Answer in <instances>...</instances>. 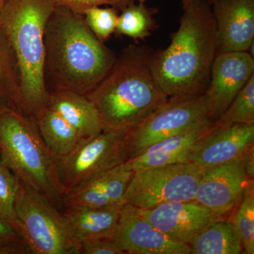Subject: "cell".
I'll use <instances>...</instances> for the list:
<instances>
[{
  "mask_svg": "<svg viewBox=\"0 0 254 254\" xmlns=\"http://www.w3.org/2000/svg\"><path fill=\"white\" fill-rule=\"evenodd\" d=\"M116 59L87 26L83 14L57 5L45 31L43 76L49 94L71 91L88 95Z\"/></svg>",
  "mask_w": 254,
  "mask_h": 254,
  "instance_id": "obj_1",
  "label": "cell"
},
{
  "mask_svg": "<svg viewBox=\"0 0 254 254\" xmlns=\"http://www.w3.org/2000/svg\"><path fill=\"white\" fill-rule=\"evenodd\" d=\"M216 120L207 117L191 124L182 131L145 148L125 162L133 172L171 164L187 163L195 144L216 126Z\"/></svg>",
  "mask_w": 254,
  "mask_h": 254,
  "instance_id": "obj_16",
  "label": "cell"
},
{
  "mask_svg": "<svg viewBox=\"0 0 254 254\" xmlns=\"http://www.w3.org/2000/svg\"><path fill=\"white\" fill-rule=\"evenodd\" d=\"M115 33L135 40H144L155 29V12L145 3H133L121 10Z\"/></svg>",
  "mask_w": 254,
  "mask_h": 254,
  "instance_id": "obj_22",
  "label": "cell"
},
{
  "mask_svg": "<svg viewBox=\"0 0 254 254\" xmlns=\"http://www.w3.org/2000/svg\"><path fill=\"white\" fill-rule=\"evenodd\" d=\"M31 254L24 242H0V254Z\"/></svg>",
  "mask_w": 254,
  "mask_h": 254,
  "instance_id": "obj_31",
  "label": "cell"
},
{
  "mask_svg": "<svg viewBox=\"0 0 254 254\" xmlns=\"http://www.w3.org/2000/svg\"><path fill=\"white\" fill-rule=\"evenodd\" d=\"M168 48L153 52L152 71L169 98L204 94L218 55L211 5L195 0L185 8Z\"/></svg>",
  "mask_w": 254,
  "mask_h": 254,
  "instance_id": "obj_2",
  "label": "cell"
},
{
  "mask_svg": "<svg viewBox=\"0 0 254 254\" xmlns=\"http://www.w3.org/2000/svg\"><path fill=\"white\" fill-rule=\"evenodd\" d=\"M125 254L110 239H96L79 244V254Z\"/></svg>",
  "mask_w": 254,
  "mask_h": 254,
  "instance_id": "obj_29",
  "label": "cell"
},
{
  "mask_svg": "<svg viewBox=\"0 0 254 254\" xmlns=\"http://www.w3.org/2000/svg\"><path fill=\"white\" fill-rule=\"evenodd\" d=\"M254 182L242 159L205 169L200 178L195 200L223 218L240 203L246 190Z\"/></svg>",
  "mask_w": 254,
  "mask_h": 254,
  "instance_id": "obj_11",
  "label": "cell"
},
{
  "mask_svg": "<svg viewBox=\"0 0 254 254\" xmlns=\"http://www.w3.org/2000/svg\"><path fill=\"white\" fill-rule=\"evenodd\" d=\"M133 172L125 163L120 164L96 177L94 181L103 190L113 204H125V197L133 177Z\"/></svg>",
  "mask_w": 254,
  "mask_h": 254,
  "instance_id": "obj_25",
  "label": "cell"
},
{
  "mask_svg": "<svg viewBox=\"0 0 254 254\" xmlns=\"http://www.w3.org/2000/svg\"><path fill=\"white\" fill-rule=\"evenodd\" d=\"M232 223L240 237L243 254H254V182L246 190L237 205Z\"/></svg>",
  "mask_w": 254,
  "mask_h": 254,
  "instance_id": "obj_23",
  "label": "cell"
},
{
  "mask_svg": "<svg viewBox=\"0 0 254 254\" xmlns=\"http://www.w3.org/2000/svg\"><path fill=\"white\" fill-rule=\"evenodd\" d=\"M210 5L218 53L248 52L254 39V0H216Z\"/></svg>",
  "mask_w": 254,
  "mask_h": 254,
  "instance_id": "obj_15",
  "label": "cell"
},
{
  "mask_svg": "<svg viewBox=\"0 0 254 254\" xmlns=\"http://www.w3.org/2000/svg\"><path fill=\"white\" fill-rule=\"evenodd\" d=\"M128 130L104 129L80 141L67 155L55 158V170L64 196L127 160Z\"/></svg>",
  "mask_w": 254,
  "mask_h": 254,
  "instance_id": "obj_7",
  "label": "cell"
},
{
  "mask_svg": "<svg viewBox=\"0 0 254 254\" xmlns=\"http://www.w3.org/2000/svg\"><path fill=\"white\" fill-rule=\"evenodd\" d=\"M58 6H64L78 14H83L86 9L93 6H109L123 10L133 3H145L148 0H55Z\"/></svg>",
  "mask_w": 254,
  "mask_h": 254,
  "instance_id": "obj_28",
  "label": "cell"
},
{
  "mask_svg": "<svg viewBox=\"0 0 254 254\" xmlns=\"http://www.w3.org/2000/svg\"><path fill=\"white\" fill-rule=\"evenodd\" d=\"M254 148V124H217L195 144L187 163L205 170L241 160Z\"/></svg>",
  "mask_w": 254,
  "mask_h": 254,
  "instance_id": "obj_13",
  "label": "cell"
},
{
  "mask_svg": "<svg viewBox=\"0 0 254 254\" xmlns=\"http://www.w3.org/2000/svg\"><path fill=\"white\" fill-rule=\"evenodd\" d=\"M138 210L147 221L172 240L188 245L211 222L221 218L195 200L171 202Z\"/></svg>",
  "mask_w": 254,
  "mask_h": 254,
  "instance_id": "obj_14",
  "label": "cell"
},
{
  "mask_svg": "<svg viewBox=\"0 0 254 254\" xmlns=\"http://www.w3.org/2000/svg\"><path fill=\"white\" fill-rule=\"evenodd\" d=\"M112 242L125 254H190V246L172 240L125 203Z\"/></svg>",
  "mask_w": 254,
  "mask_h": 254,
  "instance_id": "obj_10",
  "label": "cell"
},
{
  "mask_svg": "<svg viewBox=\"0 0 254 254\" xmlns=\"http://www.w3.org/2000/svg\"><path fill=\"white\" fill-rule=\"evenodd\" d=\"M216 123L219 125L254 124V76L239 92Z\"/></svg>",
  "mask_w": 254,
  "mask_h": 254,
  "instance_id": "obj_24",
  "label": "cell"
},
{
  "mask_svg": "<svg viewBox=\"0 0 254 254\" xmlns=\"http://www.w3.org/2000/svg\"><path fill=\"white\" fill-rule=\"evenodd\" d=\"M33 120L42 138L55 158L67 155L79 143L77 132L50 107L40 110Z\"/></svg>",
  "mask_w": 254,
  "mask_h": 254,
  "instance_id": "obj_19",
  "label": "cell"
},
{
  "mask_svg": "<svg viewBox=\"0 0 254 254\" xmlns=\"http://www.w3.org/2000/svg\"><path fill=\"white\" fill-rule=\"evenodd\" d=\"M123 205L105 208H66L63 213L78 245L96 239L111 240Z\"/></svg>",
  "mask_w": 254,
  "mask_h": 254,
  "instance_id": "obj_18",
  "label": "cell"
},
{
  "mask_svg": "<svg viewBox=\"0 0 254 254\" xmlns=\"http://www.w3.org/2000/svg\"><path fill=\"white\" fill-rule=\"evenodd\" d=\"M153 53L147 46H127L86 95L99 112L105 129H131L168 100L152 71Z\"/></svg>",
  "mask_w": 254,
  "mask_h": 254,
  "instance_id": "obj_3",
  "label": "cell"
},
{
  "mask_svg": "<svg viewBox=\"0 0 254 254\" xmlns=\"http://www.w3.org/2000/svg\"><path fill=\"white\" fill-rule=\"evenodd\" d=\"M87 26L100 41L105 43L116 30L118 10L113 7L93 6L83 11Z\"/></svg>",
  "mask_w": 254,
  "mask_h": 254,
  "instance_id": "obj_27",
  "label": "cell"
},
{
  "mask_svg": "<svg viewBox=\"0 0 254 254\" xmlns=\"http://www.w3.org/2000/svg\"><path fill=\"white\" fill-rule=\"evenodd\" d=\"M15 209L20 234L31 254H79L63 211L20 180Z\"/></svg>",
  "mask_w": 254,
  "mask_h": 254,
  "instance_id": "obj_6",
  "label": "cell"
},
{
  "mask_svg": "<svg viewBox=\"0 0 254 254\" xmlns=\"http://www.w3.org/2000/svg\"><path fill=\"white\" fill-rule=\"evenodd\" d=\"M11 110L23 111L19 78L14 54L0 31V113Z\"/></svg>",
  "mask_w": 254,
  "mask_h": 254,
  "instance_id": "obj_21",
  "label": "cell"
},
{
  "mask_svg": "<svg viewBox=\"0 0 254 254\" xmlns=\"http://www.w3.org/2000/svg\"><path fill=\"white\" fill-rule=\"evenodd\" d=\"M207 117H210V112L204 94L169 98L141 123L128 130L127 160Z\"/></svg>",
  "mask_w": 254,
  "mask_h": 254,
  "instance_id": "obj_9",
  "label": "cell"
},
{
  "mask_svg": "<svg viewBox=\"0 0 254 254\" xmlns=\"http://www.w3.org/2000/svg\"><path fill=\"white\" fill-rule=\"evenodd\" d=\"M195 0H182V8L183 9L186 8L190 3L193 2Z\"/></svg>",
  "mask_w": 254,
  "mask_h": 254,
  "instance_id": "obj_32",
  "label": "cell"
},
{
  "mask_svg": "<svg viewBox=\"0 0 254 254\" xmlns=\"http://www.w3.org/2000/svg\"><path fill=\"white\" fill-rule=\"evenodd\" d=\"M0 242H24V241L14 227L0 218Z\"/></svg>",
  "mask_w": 254,
  "mask_h": 254,
  "instance_id": "obj_30",
  "label": "cell"
},
{
  "mask_svg": "<svg viewBox=\"0 0 254 254\" xmlns=\"http://www.w3.org/2000/svg\"><path fill=\"white\" fill-rule=\"evenodd\" d=\"M18 187L17 177L0 162V218L10 224L21 235L15 209Z\"/></svg>",
  "mask_w": 254,
  "mask_h": 254,
  "instance_id": "obj_26",
  "label": "cell"
},
{
  "mask_svg": "<svg viewBox=\"0 0 254 254\" xmlns=\"http://www.w3.org/2000/svg\"><path fill=\"white\" fill-rule=\"evenodd\" d=\"M6 1V0H0V11H1V9H2L3 6H4Z\"/></svg>",
  "mask_w": 254,
  "mask_h": 254,
  "instance_id": "obj_33",
  "label": "cell"
},
{
  "mask_svg": "<svg viewBox=\"0 0 254 254\" xmlns=\"http://www.w3.org/2000/svg\"><path fill=\"white\" fill-rule=\"evenodd\" d=\"M55 0H6L0 11V31L16 60L21 107L33 119L48 105L43 76L45 31Z\"/></svg>",
  "mask_w": 254,
  "mask_h": 254,
  "instance_id": "obj_4",
  "label": "cell"
},
{
  "mask_svg": "<svg viewBox=\"0 0 254 254\" xmlns=\"http://www.w3.org/2000/svg\"><path fill=\"white\" fill-rule=\"evenodd\" d=\"M253 76L254 60L250 53H218L204 93L210 118L217 121Z\"/></svg>",
  "mask_w": 254,
  "mask_h": 254,
  "instance_id": "obj_12",
  "label": "cell"
},
{
  "mask_svg": "<svg viewBox=\"0 0 254 254\" xmlns=\"http://www.w3.org/2000/svg\"><path fill=\"white\" fill-rule=\"evenodd\" d=\"M0 158L18 180L63 211L64 192L56 175L55 157L34 120L21 110L0 113Z\"/></svg>",
  "mask_w": 254,
  "mask_h": 254,
  "instance_id": "obj_5",
  "label": "cell"
},
{
  "mask_svg": "<svg viewBox=\"0 0 254 254\" xmlns=\"http://www.w3.org/2000/svg\"><path fill=\"white\" fill-rule=\"evenodd\" d=\"M190 254H240L244 248L231 221L218 219L190 242Z\"/></svg>",
  "mask_w": 254,
  "mask_h": 254,
  "instance_id": "obj_20",
  "label": "cell"
},
{
  "mask_svg": "<svg viewBox=\"0 0 254 254\" xmlns=\"http://www.w3.org/2000/svg\"><path fill=\"white\" fill-rule=\"evenodd\" d=\"M48 106L74 128L80 141L90 139L105 129L99 112L86 95L71 91L55 92L50 94Z\"/></svg>",
  "mask_w": 254,
  "mask_h": 254,
  "instance_id": "obj_17",
  "label": "cell"
},
{
  "mask_svg": "<svg viewBox=\"0 0 254 254\" xmlns=\"http://www.w3.org/2000/svg\"><path fill=\"white\" fill-rule=\"evenodd\" d=\"M203 170L193 164L183 163L133 172L125 203L148 209L163 203L195 200Z\"/></svg>",
  "mask_w": 254,
  "mask_h": 254,
  "instance_id": "obj_8",
  "label": "cell"
},
{
  "mask_svg": "<svg viewBox=\"0 0 254 254\" xmlns=\"http://www.w3.org/2000/svg\"><path fill=\"white\" fill-rule=\"evenodd\" d=\"M216 1V0H207V1L209 3V4H211L212 3H213L214 1Z\"/></svg>",
  "mask_w": 254,
  "mask_h": 254,
  "instance_id": "obj_34",
  "label": "cell"
}]
</instances>
